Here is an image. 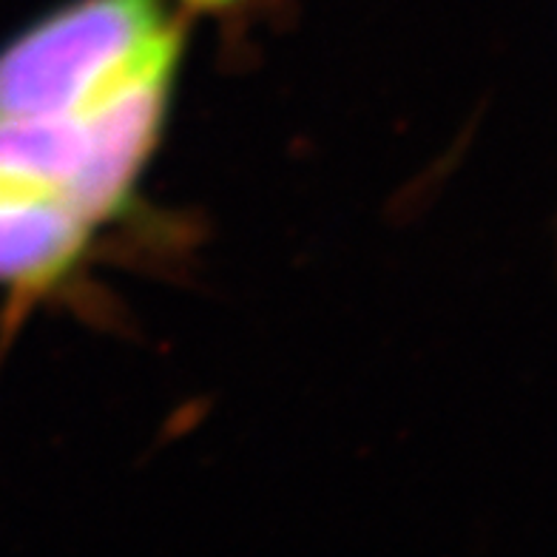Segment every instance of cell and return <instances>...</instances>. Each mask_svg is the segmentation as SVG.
Segmentation results:
<instances>
[{"mask_svg":"<svg viewBox=\"0 0 557 557\" xmlns=\"http://www.w3.org/2000/svg\"><path fill=\"white\" fill-rule=\"evenodd\" d=\"M183 44L169 0H66L0 49V117H69L176 81Z\"/></svg>","mask_w":557,"mask_h":557,"instance_id":"1","label":"cell"},{"mask_svg":"<svg viewBox=\"0 0 557 557\" xmlns=\"http://www.w3.org/2000/svg\"><path fill=\"white\" fill-rule=\"evenodd\" d=\"M103 227L40 183L0 174V287L40 296L72 276Z\"/></svg>","mask_w":557,"mask_h":557,"instance_id":"2","label":"cell"},{"mask_svg":"<svg viewBox=\"0 0 557 557\" xmlns=\"http://www.w3.org/2000/svg\"><path fill=\"white\" fill-rule=\"evenodd\" d=\"M188 12H227V9H236L245 0H180Z\"/></svg>","mask_w":557,"mask_h":557,"instance_id":"3","label":"cell"}]
</instances>
